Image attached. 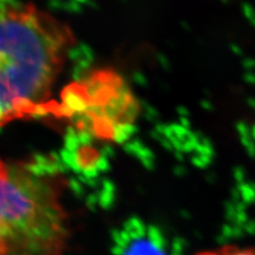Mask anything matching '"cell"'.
Masks as SVG:
<instances>
[{"instance_id":"cell-2","label":"cell","mask_w":255,"mask_h":255,"mask_svg":"<svg viewBox=\"0 0 255 255\" xmlns=\"http://www.w3.org/2000/svg\"><path fill=\"white\" fill-rule=\"evenodd\" d=\"M51 162L0 161V246L7 255H63L67 218Z\"/></svg>"},{"instance_id":"cell-1","label":"cell","mask_w":255,"mask_h":255,"mask_svg":"<svg viewBox=\"0 0 255 255\" xmlns=\"http://www.w3.org/2000/svg\"><path fill=\"white\" fill-rule=\"evenodd\" d=\"M74 43L69 28L50 14L0 1V126L60 113L49 98Z\"/></svg>"},{"instance_id":"cell-3","label":"cell","mask_w":255,"mask_h":255,"mask_svg":"<svg viewBox=\"0 0 255 255\" xmlns=\"http://www.w3.org/2000/svg\"><path fill=\"white\" fill-rule=\"evenodd\" d=\"M115 255H171L161 230L136 217L127 220L113 234Z\"/></svg>"},{"instance_id":"cell-4","label":"cell","mask_w":255,"mask_h":255,"mask_svg":"<svg viewBox=\"0 0 255 255\" xmlns=\"http://www.w3.org/2000/svg\"><path fill=\"white\" fill-rule=\"evenodd\" d=\"M199 255H255V249L239 248V247H225V248L204 252Z\"/></svg>"}]
</instances>
